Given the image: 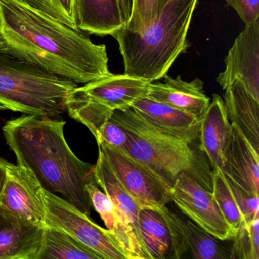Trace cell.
I'll return each mask as SVG.
<instances>
[{
    "label": "cell",
    "instance_id": "cell-1",
    "mask_svg": "<svg viewBox=\"0 0 259 259\" xmlns=\"http://www.w3.org/2000/svg\"><path fill=\"white\" fill-rule=\"evenodd\" d=\"M0 46L56 76L85 84L110 75L107 47L20 0H0Z\"/></svg>",
    "mask_w": 259,
    "mask_h": 259
},
{
    "label": "cell",
    "instance_id": "cell-2",
    "mask_svg": "<svg viewBox=\"0 0 259 259\" xmlns=\"http://www.w3.org/2000/svg\"><path fill=\"white\" fill-rule=\"evenodd\" d=\"M66 122L50 116L23 115L3 127L17 164L32 172L47 192L57 195L90 217L86 186L95 181V165L80 160L66 142Z\"/></svg>",
    "mask_w": 259,
    "mask_h": 259
},
{
    "label": "cell",
    "instance_id": "cell-3",
    "mask_svg": "<svg viewBox=\"0 0 259 259\" xmlns=\"http://www.w3.org/2000/svg\"><path fill=\"white\" fill-rule=\"evenodd\" d=\"M198 0H169L157 19L142 31L124 28L113 37L119 45L124 74L159 81L190 47L188 32Z\"/></svg>",
    "mask_w": 259,
    "mask_h": 259
},
{
    "label": "cell",
    "instance_id": "cell-4",
    "mask_svg": "<svg viewBox=\"0 0 259 259\" xmlns=\"http://www.w3.org/2000/svg\"><path fill=\"white\" fill-rule=\"evenodd\" d=\"M128 136L127 151L174 184L182 174L212 192L213 169L199 146V140L177 139L160 133L133 109L116 110L110 118Z\"/></svg>",
    "mask_w": 259,
    "mask_h": 259
},
{
    "label": "cell",
    "instance_id": "cell-5",
    "mask_svg": "<svg viewBox=\"0 0 259 259\" xmlns=\"http://www.w3.org/2000/svg\"><path fill=\"white\" fill-rule=\"evenodd\" d=\"M78 86L17 58L0 46V104L7 110L24 115L61 116Z\"/></svg>",
    "mask_w": 259,
    "mask_h": 259
},
{
    "label": "cell",
    "instance_id": "cell-6",
    "mask_svg": "<svg viewBox=\"0 0 259 259\" xmlns=\"http://www.w3.org/2000/svg\"><path fill=\"white\" fill-rule=\"evenodd\" d=\"M150 83L125 74L110 73L101 79L78 86L69 97L66 112L96 137L100 128L115 111L130 108L136 100L148 95Z\"/></svg>",
    "mask_w": 259,
    "mask_h": 259
},
{
    "label": "cell",
    "instance_id": "cell-7",
    "mask_svg": "<svg viewBox=\"0 0 259 259\" xmlns=\"http://www.w3.org/2000/svg\"><path fill=\"white\" fill-rule=\"evenodd\" d=\"M98 148L125 189L138 201L141 208L155 209L172 201V184L154 169L104 142Z\"/></svg>",
    "mask_w": 259,
    "mask_h": 259
},
{
    "label": "cell",
    "instance_id": "cell-8",
    "mask_svg": "<svg viewBox=\"0 0 259 259\" xmlns=\"http://www.w3.org/2000/svg\"><path fill=\"white\" fill-rule=\"evenodd\" d=\"M45 227L63 230L95 251L101 259H126L108 230L57 195L45 190Z\"/></svg>",
    "mask_w": 259,
    "mask_h": 259
},
{
    "label": "cell",
    "instance_id": "cell-9",
    "mask_svg": "<svg viewBox=\"0 0 259 259\" xmlns=\"http://www.w3.org/2000/svg\"><path fill=\"white\" fill-rule=\"evenodd\" d=\"M172 201L198 227L221 240H232V230L220 210L212 192L185 174H180L172 184Z\"/></svg>",
    "mask_w": 259,
    "mask_h": 259
},
{
    "label": "cell",
    "instance_id": "cell-10",
    "mask_svg": "<svg viewBox=\"0 0 259 259\" xmlns=\"http://www.w3.org/2000/svg\"><path fill=\"white\" fill-rule=\"evenodd\" d=\"M225 69L217 82L224 91L236 80L259 101V19L245 26L224 59Z\"/></svg>",
    "mask_w": 259,
    "mask_h": 259
},
{
    "label": "cell",
    "instance_id": "cell-11",
    "mask_svg": "<svg viewBox=\"0 0 259 259\" xmlns=\"http://www.w3.org/2000/svg\"><path fill=\"white\" fill-rule=\"evenodd\" d=\"M7 177L0 204L23 219L45 227V189L31 171L19 165L5 162Z\"/></svg>",
    "mask_w": 259,
    "mask_h": 259
},
{
    "label": "cell",
    "instance_id": "cell-12",
    "mask_svg": "<svg viewBox=\"0 0 259 259\" xmlns=\"http://www.w3.org/2000/svg\"><path fill=\"white\" fill-rule=\"evenodd\" d=\"M44 232L0 204V259H38Z\"/></svg>",
    "mask_w": 259,
    "mask_h": 259
},
{
    "label": "cell",
    "instance_id": "cell-13",
    "mask_svg": "<svg viewBox=\"0 0 259 259\" xmlns=\"http://www.w3.org/2000/svg\"><path fill=\"white\" fill-rule=\"evenodd\" d=\"M221 170L244 192L259 196V152L233 125L224 147Z\"/></svg>",
    "mask_w": 259,
    "mask_h": 259
},
{
    "label": "cell",
    "instance_id": "cell-14",
    "mask_svg": "<svg viewBox=\"0 0 259 259\" xmlns=\"http://www.w3.org/2000/svg\"><path fill=\"white\" fill-rule=\"evenodd\" d=\"M86 190L92 206L104 221L109 235L126 259H150L140 236L115 207L110 197L99 189L96 181L88 183Z\"/></svg>",
    "mask_w": 259,
    "mask_h": 259
},
{
    "label": "cell",
    "instance_id": "cell-15",
    "mask_svg": "<svg viewBox=\"0 0 259 259\" xmlns=\"http://www.w3.org/2000/svg\"><path fill=\"white\" fill-rule=\"evenodd\" d=\"M131 108L160 133L177 139L199 140L200 119L148 96L136 100Z\"/></svg>",
    "mask_w": 259,
    "mask_h": 259
},
{
    "label": "cell",
    "instance_id": "cell-16",
    "mask_svg": "<svg viewBox=\"0 0 259 259\" xmlns=\"http://www.w3.org/2000/svg\"><path fill=\"white\" fill-rule=\"evenodd\" d=\"M162 79L163 82L150 83L147 96L201 119L210 102L204 82L199 78L186 81L180 76L174 78L167 75Z\"/></svg>",
    "mask_w": 259,
    "mask_h": 259
},
{
    "label": "cell",
    "instance_id": "cell-17",
    "mask_svg": "<svg viewBox=\"0 0 259 259\" xmlns=\"http://www.w3.org/2000/svg\"><path fill=\"white\" fill-rule=\"evenodd\" d=\"M231 124L224 100L213 94L211 101L200 119L199 146L210 162L212 169H222L224 150L230 134Z\"/></svg>",
    "mask_w": 259,
    "mask_h": 259
},
{
    "label": "cell",
    "instance_id": "cell-18",
    "mask_svg": "<svg viewBox=\"0 0 259 259\" xmlns=\"http://www.w3.org/2000/svg\"><path fill=\"white\" fill-rule=\"evenodd\" d=\"M76 23L88 35L113 37L125 28L119 0H75Z\"/></svg>",
    "mask_w": 259,
    "mask_h": 259
},
{
    "label": "cell",
    "instance_id": "cell-19",
    "mask_svg": "<svg viewBox=\"0 0 259 259\" xmlns=\"http://www.w3.org/2000/svg\"><path fill=\"white\" fill-rule=\"evenodd\" d=\"M224 99L230 124L237 127L259 152V101L247 92L239 80L226 89Z\"/></svg>",
    "mask_w": 259,
    "mask_h": 259
},
{
    "label": "cell",
    "instance_id": "cell-20",
    "mask_svg": "<svg viewBox=\"0 0 259 259\" xmlns=\"http://www.w3.org/2000/svg\"><path fill=\"white\" fill-rule=\"evenodd\" d=\"M94 177L98 186L110 197L115 207L130 223L142 239L139 229L140 205L122 186L101 150L94 167Z\"/></svg>",
    "mask_w": 259,
    "mask_h": 259
},
{
    "label": "cell",
    "instance_id": "cell-21",
    "mask_svg": "<svg viewBox=\"0 0 259 259\" xmlns=\"http://www.w3.org/2000/svg\"><path fill=\"white\" fill-rule=\"evenodd\" d=\"M139 229L150 259L171 257L172 237L169 227L161 215L149 207L139 212Z\"/></svg>",
    "mask_w": 259,
    "mask_h": 259
},
{
    "label": "cell",
    "instance_id": "cell-22",
    "mask_svg": "<svg viewBox=\"0 0 259 259\" xmlns=\"http://www.w3.org/2000/svg\"><path fill=\"white\" fill-rule=\"evenodd\" d=\"M101 259L98 254L63 230L45 227L38 259Z\"/></svg>",
    "mask_w": 259,
    "mask_h": 259
},
{
    "label": "cell",
    "instance_id": "cell-23",
    "mask_svg": "<svg viewBox=\"0 0 259 259\" xmlns=\"http://www.w3.org/2000/svg\"><path fill=\"white\" fill-rule=\"evenodd\" d=\"M180 224L188 246L195 259H228L230 248L225 242L198 227L190 219L180 218Z\"/></svg>",
    "mask_w": 259,
    "mask_h": 259
},
{
    "label": "cell",
    "instance_id": "cell-24",
    "mask_svg": "<svg viewBox=\"0 0 259 259\" xmlns=\"http://www.w3.org/2000/svg\"><path fill=\"white\" fill-rule=\"evenodd\" d=\"M212 194L227 224L236 233L244 221L230 185L219 168L213 169Z\"/></svg>",
    "mask_w": 259,
    "mask_h": 259
},
{
    "label": "cell",
    "instance_id": "cell-25",
    "mask_svg": "<svg viewBox=\"0 0 259 259\" xmlns=\"http://www.w3.org/2000/svg\"><path fill=\"white\" fill-rule=\"evenodd\" d=\"M230 246V259H259V218L242 221Z\"/></svg>",
    "mask_w": 259,
    "mask_h": 259
},
{
    "label": "cell",
    "instance_id": "cell-26",
    "mask_svg": "<svg viewBox=\"0 0 259 259\" xmlns=\"http://www.w3.org/2000/svg\"><path fill=\"white\" fill-rule=\"evenodd\" d=\"M27 5L60 22L78 30L75 0H20Z\"/></svg>",
    "mask_w": 259,
    "mask_h": 259
},
{
    "label": "cell",
    "instance_id": "cell-27",
    "mask_svg": "<svg viewBox=\"0 0 259 259\" xmlns=\"http://www.w3.org/2000/svg\"><path fill=\"white\" fill-rule=\"evenodd\" d=\"M168 1L169 0H134L133 14L125 28L137 32L145 29L157 19Z\"/></svg>",
    "mask_w": 259,
    "mask_h": 259
},
{
    "label": "cell",
    "instance_id": "cell-28",
    "mask_svg": "<svg viewBox=\"0 0 259 259\" xmlns=\"http://www.w3.org/2000/svg\"><path fill=\"white\" fill-rule=\"evenodd\" d=\"M166 221L171 237H172V252L171 258L180 259L187 253L189 248L180 224V217L171 211L166 205L155 209Z\"/></svg>",
    "mask_w": 259,
    "mask_h": 259
},
{
    "label": "cell",
    "instance_id": "cell-29",
    "mask_svg": "<svg viewBox=\"0 0 259 259\" xmlns=\"http://www.w3.org/2000/svg\"><path fill=\"white\" fill-rule=\"evenodd\" d=\"M226 179L230 185L244 221L249 223L259 218V196L246 193L227 177Z\"/></svg>",
    "mask_w": 259,
    "mask_h": 259
},
{
    "label": "cell",
    "instance_id": "cell-30",
    "mask_svg": "<svg viewBox=\"0 0 259 259\" xmlns=\"http://www.w3.org/2000/svg\"><path fill=\"white\" fill-rule=\"evenodd\" d=\"M95 139L98 143L104 142L117 149L128 152L126 148L128 136L122 127L110 119L100 128Z\"/></svg>",
    "mask_w": 259,
    "mask_h": 259
},
{
    "label": "cell",
    "instance_id": "cell-31",
    "mask_svg": "<svg viewBox=\"0 0 259 259\" xmlns=\"http://www.w3.org/2000/svg\"><path fill=\"white\" fill-rule=\"evenodd\" d=\"M237 13L245 26L259 19V0H224Z\"/></svg>",
    "mask_w": 259,
    "mask_h": 259
},
{
    "label": "cell",
    "instance_id": "cell-32",
    "mask_svg": "<svg viewBox=\"0 0 259 259\" xmlns=\"http://www.w3.org/2000/svg\"><path fill=\"white\" fill-rule=\"evenodd\" d=\"M119 3L122 9L124 20L125 22V27H126L133 14L134 0H119Z\"/></svg>",
    "mask_w": 259,
    "mask_h": 259
},
{
    "label": "cell",
    "instance_id": "cell-33",
    "mask_svg": "<svg viewBox=\"0 0 259 259\" xmlns=\"http://www.w3.org/2000/svg\"><path fill=\"white\" fill-rule=\"evenodd\" d=\"M6 160L1 159L0 160V195L2 193L4 189V185H5L6 180H7V168L5 166Z\"/></svg>",
    "mask_w": 259,
    "mask_h": 259
},
{
    "label": "cell",
    "instance_id": "cell-34",
    "mask_svg": "<svg viewBox=\"0 0 259 259\" xmlns=\"http://www.w3.org/2000/svg\"><path fill=\"white\" fill-rule=\"evenodd\" d=\"M6 110H7V107H6L5 106L3 105V104H0V111Z\"/></svg>",
    "mask_w": 259,
    "mask_h": 259
},
{
    "label": "cell",
    "instance_id": "cell-35",
    "mask_svg": "<svg viewBox=\"0 0 259 259\" xmlns=\"http://www.w3.org/2000/svg\"><path fill=\"white\" fill-rule=\"evenodd\" d=\"M1 159H2V158H0V160H1Z\"/></svg>",
    "mask_w": 259,
    "mask_h": 259
}]
</instances>
